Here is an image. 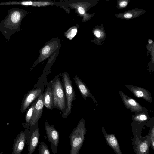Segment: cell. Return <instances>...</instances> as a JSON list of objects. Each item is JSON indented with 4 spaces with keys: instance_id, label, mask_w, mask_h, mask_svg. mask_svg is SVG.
<instances>
[{
    "instance_id": "obj_23",
    "label": "cell",
    "mask_w": 154,
    "mask_h": 154,
    "mask_svg": "<svg viewBox=\"0 0 154 154\" xmlns=\"http://www.w3.org/2000/svg\"><path fill=\"white\" fill-rule=\"evenodd\" d=\"M78 11L81 14H84L85 13L84 9L82 7H79L78 8Z\"/></svg>"
},
{
    "instance_id": "obj_19",
    "label": "cell",
    "mask_w": 154,
    "mask_h": 154,
    "mask_svg": "<svg viewBox=\"0 0 154 154\" xmlns=\"http://www.w3.org/2000/svg\"><path fill=\"white\" fill-rule=\"evenodd\" d=\"M136 95L138 97H141L143 96V93L141 91H138L135 93Z\"/></svg>"
},
{
    "instance_id": "obj_18",
    "label": "cell",
    "mask_w": 154,
    "mask_h": 154,
    "mask_svg": "<svg viewBox=\"0 0 154 154\" xmlns=\"http://www.w3.org/2000/svg\"><path fill=\"white\" fill-rule=\"evenodd\" d=\"M77 30L75 29H73L71 30V32L70 33L69 36H70L71 38H72L75 36L77 33Z\"/></svg>"
},
{
    "instance_id": "obj_17",
    "label": "cell",
    "mask_w": 154,
    "mask_h": 154,
    "mask_svg": "<svg viewBox=\"0 0 154 154\" xmlns=\"http://www.w3.org/2000/svg\"><path fill=\"white\" fill-rule=\"evenodd\" d=\"M50 50V48L48 46H45L42 50V54L44 55L47 54L49 52Z\"/></svg>"
},
{
    "instance_id": "obj_1",
    "label": "cell",
    "mask_w": 154,
    "mask_h": 154,
    "mask_svg": "<svg viewBox=\"0 0 154 154\" xmlns=\"http://www.w3.org/2000/svg\"><path fill=\"white\" fill-rule=\"evenodd\" d=\"M86 131L85 121L82 118L69 136L71 145L70 154H79L82 146Z\"/></svg>"
},
{
    "instance_id": "obj_13",
    "label": "cell",
    "mask_w": 154,
    "mask_h": 154,
    "mask_svg": "<svg viewBox=\"0 0 154 154\" xmlns=\"http://www.w3.org/2000/svg\"><path fill=\"white\" fill-rule=\"evenodd\" d=\"M73 80L82 96L84 98L88 96L89 94L88 90L82 80L76 75L74 76Z\"/></svg>"
},
{
    "instance_id": "obj_12",
    "label": "cell",
    "mask_w": 154,
    "mask_h": 154,
    "mask_svg": "<svg viewBox=\"0 0 154 154\" xmlns=\"http://www.w3.org/2000/svg\"><path fill=\"white\" fill-rule=\"evenodd\" d=\"M37 99L33 102L30 106L28 108L25 116V123H22V125L25 129L27 128H29L30 124L31 122L32 116H33L35 106L36 103Z\"/></svg>"
},
{
    "instance_id": "obj_3",
    "label": "cell",
    "mask_w": 154,
    "mask_h": 154,
    "mask_svg": "<svg viewBox=\"0 0 154 154\" xmlns=\"http://www.w3.org/2000/svg\"><path fill=\"white\" fill-rule=\"evenodd\" d=\"M52 91L54 108L65 112L66 111L65 92L60 78H57L53 84Z\"/></svg>"
},
{
    "instance_id": "obj_26",
    "label": "cell",
    "mask_w": 154,
    "mask_h": 154,
    "mask_svg": "<svg viewBox=\"0 0 154 154\" xmlns=\"http://www.w3.org/2000/svg\"><path fill=\"white\" fill-rule=\"evenodd\" d=\"M32 3L31 2H24L22 3V4L24 5H30L32 4Z\"/></svg>"
},
{
    "instance_id": "obj_25",
    "label": "cell",
    "mask_w": 154,
    "mask_h": 154,
    "mask_svg": "<svg viewBox=\"0 0 154 154\" xmlns=\"http://www.w3.org/2000/svg\"><path fill=\"white\" fill-rule=\"evenodd\" d=\"M95 35L97 37H99L101 35L100 32L97 30L95 31L94 32Z\"/></svg>"
},
{
    "instance_id": "obj_4",
    "label": "cell",
    "mask_w": 154,
    "mask_h": 154,
    "mask_svg": "<svg viewBox=\"0 0 154 154\" xmlns=\"http://www.w3.org/2000/svg\"><path fill=\"white\" fill-rule=\"evenodd\" d=\"M26 144L28 145V154H33L40 141V132L38 122L29 128Z\"/></svg>"
},
{
    "instance_id": "obj_28",
    "label": "cell",
    "mask_w": 154,
    "mask_h": 154,
    "mask_svg": "<svg viewBox=\"0 0 154 154\" xmlns=\"http://www.w3.org/2000/svg\"><path fill=\"white\" fill-rule=\"evenodd\" d=\"M3 152H0V154H3Z\"/></svg>"
},
{
    "instance_id": "obj_22",
    "label": "cell",
    "mask_w": 154,
    "mask_h": 154,
    "mask_svg": "<svg viewBox=\"0 0 154 154\" xmlns=\"http://www.w3.org/2000/svg\"><path fill=\"white\" fill-rule=\"evenodd\" d=\"M140 118L141 121H145L147 119V117L145 115H142L140 116Z\"/></svg>"
},
{
    "instance_id": "obj_11",
    "label": "cell",
    "mask_w": 154,
    "mask_h": 154,
    "mask_svg": "<svg viewBox=\"0 0 154 154\" xmlns=\"http://www.w3.org/2000/svg\"><path fill=\"white\" fill-rule=\"evenodd\" d=\"M44 105L47 109L52 110L54 108L51 89L48 87L44 94Z\"/></svg>"
},
{
    "instance_id": "obj_16",
    "label": "cell",
    "mask_w": 154,
    "mask_h": 154,
    "mask_svg": "<svg viewBox=\"0 0 154 154\" xmlns=\"http://www.w3.org/2000/svg\"><path fill=\"white\" fill-rule=\"evenodd\" d=\"M151 146L152 149L154 150V128L153 127L151 131H149Z\"/></svg>"
},
{
    "instance_id": "obj_21",
    "label": "cell",
    "mask_w": 154,
    "mask_h": 154,
    "mask_svg": "<svg viewBox=\"0 0 154 154\" xmlns=\"http://www.w3.org/2000/svg\"><path fill=\"white\" fill-rule=\"evenodd\" d=\"M127 5V2L126 1H122L119 3L120 7H125Z\"/></svg>"
},
{
    "instance_id": "obj_9",
    "label": "cell",
    "mask_w": 154,
    "mask_h": 154,
    "mask_svg": "<svg viewBox=\"0 0 154 154\" xmlns=\"http://www.w3.org/2000/svg\"><path fill=\"white\" fill-rule=\"evenodd\" d=\"M44 94L42 93L37 99L34 112L30 124V126L38 122L42 115L44 103Z\"/></svg>"
},
{
    "instance_id": "obj_20",
    "label": "cell",
    "mask_w": 154,
    "mask_h": 154,
    "mask_svg": "<svg viewBox=\"0 0 154 154\" xmlns=\"http://www.w3.org/2000/svg\"><path fill=\"white\" fill-rule=\"evenodd\" d=\"M128 103L130 104L133 106H135L137 104V103L135 101L132 99L129 100Z\"/></svg>"
},
{
    "instance_id": "obj_27",
    "label": "cell",
    "mask_w": 154,
    "mask_h": 154,
    "mask_svg": "<svg viewBox=\"0 0 154 154\" xmlns=\"http://www.w3.org/2000/svg\"><path fill=\"white\" fill-rule=\"evenodd\" d=\"M153 41L152 40L149 39L148 40V42L149 44H151L152 43Z\"/></svg>"
},
{
    "instance_id": "obj_14",
    "label": "cell",
    "mask_w": 154,
    "mask_h": 154,
    "mask_svg": "<svg viewBox=\"0 0 154 154\" xmlns=\"http://www.w3.org/2000/svg\"><path fill=\"white\" fill-rule=\"evenodd\" d=\"M38 154H50L47 145L44 142H40L38 147Z\"/></svg>"
},
{
    "instance_id": "obj_2",
    "label": "cell",
    "mask_w": 154,
    "mask_h": 154,
    "mask_svg": "<svg viewBox=\"0 0 154 154\" xmlns=\"http://www.w3.org/2000/svg\"><path fill=\"white\" fill-rule=\"evenodd\" d=\"M62 82L66 97V112L62 113L61 116L66 118L71 113L72 102L76 100V96L72 81L66 72L62 75Z\"/></svg>"
},
{
    "instance_id": "obj_10",
    "label": "cell",
    "mask_w": 154,
    "mask_h": 154,
    "mask_svg": "<svg viewBox=\"0 0 154 154\" xmlns=\"http://www.w3.org/2000/svg\"><path fill=\"white\" fill-rule=\"evenodd\" d=\"M102 131L108 145L112 149L116 154H123L115 134L107 133L104 128L102 129Z\"/></svg>"
},
{
    "instance_id": "obj_24",
    "label": "cell",
    "mask_w": 154,
    "mask_h": 154,
    "mask_svg": "<svg viewBox=\"0 0 154 154\" xmlns=\"http://www.w3.org/2000/svg\"><path fill=\"white\" fill-rule=\"evenodd\" d=\"M124 17L127 18H131L132 17V15L130 13H126L124 15Z\"/></svg>"
},
{
    "instance_id": "obj_5",
    "label": "cell",
    "mask_w": 154,
    "mask_h": 154,
    "mask_svg": "<svg viewBox=\"0 0 154 154\" xmlns=\"http://www.w3.org/2000/svg\"><path fill=\"white\" fill-rule=\"evenodd\" d=\"M132 148L135 154H149L151 146L149 132L140 139L137 135L132 139Z\"/></svg>"
},
{
    "instance_id": "obj_8",
    "label": "cell",
    "mask_w": 154,
    "mask_h": 154,
    "mask_svg": "<svg viewBox=\"0 0 154 154\" xmlns=\"http://www.w3.org/2000/svg\"><path fill=\"white\" fill-rule=\"evenodd\" d=\"M42 93V90L40 88L34 89L30 91L23 97L21 105V112H24L31 104L37 99Z\"/></svg>"
},
{
    "instance_id": "obj_6",
    "label": "cell",
    "mask_w": 154,
    "mask_h": 154,
    "mask_svg": "<svg viewBox=\"0 0 154 154\" xmlns=\"http://www.w3.org/2000/svg\"><path fill=\"white\" fill-rule=\"evenodd\" d=\"M48 141L51 145V149L53 154H57V148L59 143V133L54 125H50L46 121L44 125Z\"/></svg>"
},
{
    "instance_id": "obj_15",
    "label": "cell",
    "mask_w": 154,
    "mask_h": 154,
    "mask_svg": "<svg viewBox=\"0 0 154 154\" xmlns=\"http://www.w3.org/2000/svg\"><path fill=\"white\" fill-rule=\"evenodd\" d=\"M20 18V14L18 11H15L13 13L11 16V19L12 22L15 23H17Z\"/></svg>"
},
{
    "instance_id": "obj_7",
    "label": "cell",
    "mask_w": 154,
    "mask_h": 154,
    "mask_svg": "<svg viewBox=\"0 0 154 154\" xmlns=\"http://www.w3.org/2000/svg\"><path fill=\"white\" fill-rule=\"evenodd\" d=\"M29 128L21 131L14 140L12 147V154H21L26 144Z\"/></svg>"
}]
</instances>
